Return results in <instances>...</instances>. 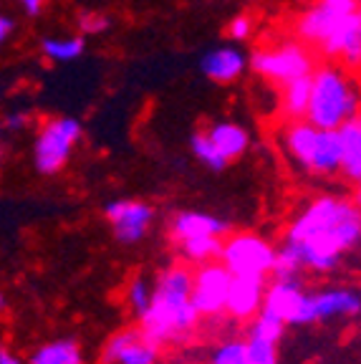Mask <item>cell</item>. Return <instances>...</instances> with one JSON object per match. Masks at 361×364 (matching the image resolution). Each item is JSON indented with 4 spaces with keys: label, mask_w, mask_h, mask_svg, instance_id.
I'll list each match as a JSON object with an SVG mask.
<instances>
[{
    "label": "cell",
    "mask_w": 361,
    "mask_h": 364,
    "mask_svg": "<svg viewBox=\"0 0 361 364\" xmlns=\"http://www.w3.org/2000/svg\"><path fill=\"white\" fill-rule=\"evenodd\" d=\"M318 134H321V129L306 119H293L286 127V132H283V147H286V152L291 154L303 170H308L311 162H313Z\"/></svg>",
    "instance_id": "cell-12"
},
{
    "label": "cell",
    "mask_w": 361,
    "mask_h": 364,
    "mask_svg": "<svg viewBox=\"0 0 361 364\" xmlns=\"http://www.w3.org/2000/svg\"><path fill=\"white\" fill-rule=\"evenodd\" d=\"M11 31H13V21H11V18H6V16H0V43L11 36Z\"/></svg>",
    "instance_id": "cell-34"
},
{
    "label": "cell",
    "mask_w": 361,
    "mask_h": 364,
    "mask_svg": "<svg viewBox=\"0 0 361 364\" xmlns=\"http://www.w3.org/2000/svg\"><path fill=\"white\" fill-rule=\"evenodd\" d=\"M313 321H331L341 316H356L361 309V296L349 286H333L321 294H311Z\"/></svg>",
    "instance_id": "cell-10"
},
{
    "label": "cell",
    "mask_w": 361,
    "mask_h": 364,
    "mask_svg": "<svg viewBox=\"0 0 361 364\" xmlns=\"http://www.w3.org/2000/svg\"><path fill=\"white\" fill-rule=\"evenodd\" d=\"M232 273L222 263H203L195 276H192L190 301L198 311V316H217L225 311L227 289H230Z\"/></svg>",
    "instance_id": "cell-7"
},
{
    "label": "cell",
    "mask_w": 361,
    "mask_h": 364,
    "mask_svg": "<svg viewBox=\"0 0 361 364\" xmlns=\"http://www.w3.org/2000/svg\"><path fill=\"white\" fill-rule=\"evenodd\" d=\"M248 66L263 79H271L276 84H288L313 71V56L306 46L296 41H283L276 48H260L250 56Z\"/></svg>",
    "instance_id": "cell-3"
},
{
    "label": "cell",
    "mask_w": 361,
    "mask_h": 364,
    "mask_svg": "<svg viewBox=\"0 0 361 364\" xmlns=\"http://www.w3.org/2000/svg\"><path fill=\"white\" fill-rule=\"evenodd\" d=\"M346 18H349V16H341V13L326 8L323 3H316V6L311 8V11H306L303 16H301L296 31H298L301 41L321 46L323 41H326L328 36H331L333 31L339 28L341 23L346 21Z\"/></svg>",
    "instance_id": "cell-13"
},
{
    "label": "cell",
    "mask_w": 361,
    "mask_h": 364,
    "mask_svg": "<svg viewBox=\"0 0 361 364\" xmlns=\"http://www.w3.org/2000/svg\"><path fill=\"white\" fill-rule=\"evenodd\" d=\"M23 8H26V13H31V16H38L41 13V6H43V0H18Z\"/></svg>",
    "instance_id": "cell-32"
},
{
    "label": "cell",
    "mask_w": 361,
    "mask_h": 364,
    "mask_svg": "<svg viewBox=\"0 0 361 364\" xmlns=\"http://www.w3.org/2000/svg\"><path fill=\"white\" fill-rule=\"evenodd\" d=\"M0 159H3V154H0Z\"/></svg>",
    "instance_id": "cell-37"
},
{
    "label": "cell",
    "mask_w": 361,
    "mask_h": 364,
    "mask_svg": "<svg viewBox=\"0 0 361 364\" xmlns=\"http://www.w3.org/2000/svg\"><path fill=\"white\" fill-rule=\"evenodd\" d=\"M0 306H3V291H0Z\"/></svg>",
    "instance_id": "cell-35"
},
{
    "label": "cell",
    "mask_w": 361,
    "mask_h": 364,
    "mask_svg": "<svg viewBox=\"0 0 361 364\" xmlns=\"http://www.w3.org/2000/svg\"><path fill=\"white\" fill-rule=\"evenodd\" d=\"M0 364H23L21 357H16V354L11 352V349L0 347Z\"/></svg>",
    "instance_id": "cell-33"
},
{
    "label": "cell",
    "mask_w": 361,
    "mask_h": 364,
    "mask_svg": "<svg viewBox=\"0 0 361 364\" xmlns=\"http://www.w3.org/2000/svg\"><path fill=\"white\" fill-rule=\"evenodd\" d=\"M210 364H248V349H245V341L232 339L225 341L215 349Z\"/></svg>",
    "instance_id": "cell-26"
},
{
    "label": "cell",
    "mask_w": 361,
    "mask_h": 364,
    "mask_svg": "<svg viewBox=\"0 0 361 364\" xmlns=\"http://www.w3.org/2000/svg\"><path fill=\"white\" fill-rule=\"evenodd\" d=\"M339 142H341V162L339 172H344L346 180H361V119L351 117L339 127Z\"/></svg>",
    "instance_id": "cell-15"
},
{
    "label": "cell",
    "mask_w": 361,
    "mask_h": 364,
    "mask_svg": "<svg viewBox=\"0 0 361 364\" xmlns=\"http://www.w3.org/2000/svg\"><path fill=\"white\" fill-rule=\"evenodd\" d=\"M339 162H341L339 132L336 129H321L316 152H313V162H311L308 172L328 177V175H333V172H339Z\"/></svg>",
    "instance_id": "cell-17"
},
{
    "label": "cell",
    "mask_w": 361,
    "mask_h": 364,
    "mask_svg": "<svg viewBox=\"0 0 361 364\" xmlns=\"http://www.w3.org/2000/svg\"><path fill=\"white\" fill-rule=\"evenodd\" d=\"M26 122H28V114L26 112H13L6 117V127L8 129H21V127H26Z\"/></svg>",
    "instance_id": "cell-31"
},
{
    "label": "cell",
    "mask_w": 361,
    "mask_h": 364,
    "mask_svg": "<svg viewBox=\"0 0 361 364\" xmlns=\"http://www.w3.org/2000/svg\"><path fill=\"white\" fill-rule=\"evenodd\" d=\"M227 223L220 218L208 215V213H195V210H185L177 213L175 220H172V238L180 243L187 238H198V235H217L227 233Z\"/></svg>",
    "instance_id": "cell-14"
},
{
    "label": "cell",
    "mask_w": 361,
    "mask_h": 364,
    "mask_svg": "<svg viewBox=\"0 0 361 364\" xmlns=\"http://www.w3.org/2000/svg\"><path fill=\"white\" fill-rule=\"evenodd\" d=\"M159 359V347H154L152 341H147L141 334H136L134 339L119 352L114 364H157Z\"/></svg>",
    "instance_id": "cell-21"
},
{
    "label": "cell",
    "mask_w": 361,
    "mask_h": 364,
    "mask_svg": "<svg viewBox=\"0 0 361 364\" xmlns=\"http://www.w3.org/2000/svg\"><path fill=\"white\" fill-rule=\"evenodd\" d=\"M227 33H230L232 41H248L250 33H253V18H250L248 13L235 16L227 23Z\"/></svg>",
    "instance_id": "cell-29"
},
{
    "label": "cell",
    "mask_w": 361,
    "mask_h": 364,
    "mask_svg": "<svg viewBox=\"0 0 361 364\" xmlns=\"http://www.w3.org/2000/svg\"><path fill=\"white\" fill-rule=\"evenodd\" d=\"M0 91H3V86H0Z\"/></svg>",
    "instance_id": "cell-36"
},
{
    "label": "cell",
    "mask_w": 361,
    "mask_h": 364,
    "mask_svg": "<svg viewBox=\"0 0 361 364\" xmlns=\"http://www.w3.org/2000/svg\"><path fill=\"white\" fill-rule=\"evenodd\" d=\"M192 273L185 266H172L159 273L152 289L149 309L141 314L139 334L154 347L180 344L195 331L200 316L190 301Z\"/></svg>",
    "instance_id": "cell-1"
},
{
    "label": "cell",
    "mask_w": 361,
    "mask_h": 364,
    "mask_svg": "<svg viewBox=\"0 0 361 364\" xmlns=\"http://www.w3.org/2000/svg\"><path fill=\"white\" fill-rule=\"evenodd\" d=\"M200 68L208 79L217 81V84H232L240 76L245 74L248 68V58L243 51H237L232 46H222V48H215V51L205 53Z\"/></svg>",
    "instance_id": "cell-11"
},
{
    "label": "cell",
    "mask_w": 361,
    "mask_h": 364,
    "mask_svg": "<svg viewBox=\"0 0 361 364\" xmlns=\"http://www.w3.org/2000/svg\"><path fill=\"white\" fill-rule=\"evenodd\" d=\"M283 331H286V324H283L281 318L273 316V314L263 311V309L255 314L253 321H250V326H248V336L266 339V341H271V344H278V341H281Z\"/></svg>",
    "instance_id": "cell-22"
},
{
    "label": "cell",
    "mask_w": 361,
    "mask_h": 364,
    "mask_svg": "<svg viewBox=\"0 0 361 364\" xmlns=\"http://www.w3.org/2000/svg\"><path fill=\"white\" fill-rule=\"evenodd\" d=\"M31 364H84V354L74 339H56L43 344L31 357Z\"/></svg>",
    "instance_id": "cell-18"
},
{
    "label": "cell",
    "mask_w": 361,
    "mask_h": 364,
    "mask_svg": "<svg viewBox=\"0 0 361 364\" xmlns=\"http://www.w3.org/2000/svg\"><path fill=\"white\" fill-rule=\"evenodd\" d=\"M245 349H248V364H278L276 362V344H271V341L248 336Z\"/></svg>",
    "instance_id": "cell-27"
},
{
    "label": "cell",
    "mask_w": 361,
    "mask_h": 364,
    "mask_svg": "<svg viewBox=\"0 0 361 364\" xmlns=\"http://www.w3.org/2000/svg\"><path fill=\"white\" fill-rule=\"evenodd\" d=\"M107 218L114 225V235L119 243H139L152 225V208L139 200H114L107 205Z\"/></svg>",
    "instance_id": "cell-8"
},
{
    "label": "cell",
    "mask_w": 361,
    "mask_h": 364,
    "mask_svg": "<svg viewBox=\"0 0 361 364\" xmlns=\"http://www.w3.org/2000/svg\"><path fill=\"white\" fill-rule=\"evenodd\" d=\"M136 334H139V331L126 329V331H117V334L109 336L107 344H104V352H102V364H114V362H117L119 352H122V349H124Z\"/></svg>",
    "instance_id": "cell-28"
},
{
    "label": "cell",
    "mask_w": 361,
    "mask_h": 364,
    "mask_svg": "<svg viewBox=\"0 0 361 364\" xmlns=\"http://www.w3.org/2000/svg\"><path fill=\"white\" fill-rule=\"evenodd\" d=\"M192 152H195V157L203 162L205 167H210V170L215 172H220L227 167V159L222 157L217 149H215V144L210 142V136L208 134H192Z\"/></svg>",
    "instance_id": "cell-24"
},
{
    "label": "cell",
    "mask_w": 361,
    "mask_h": 364,
    "mask_svg": "<svg viewBox=\"0 0 361 364\" xmlns=\"http://www.w3.org/2000/svg\"><path fill=\"white\" fill-rule=\"evenodd\" d=\"M273 256H276V248L266 238H260L255 233H237L227 243H222L217 258H222V266L232 276H258V279H266L268 273H271Z\"/></svg>",
    "instance_id": "cell-5"
},
{
    "label": "cell",
    "mask_w": 361,
    "mask_h": 364,
    "mask_svg": "<svg viewBox=\"0 0 361 364\" xmlns=\"http://www.w3.org/2000/svg\"><path fill=\"white\" fill-rule=\"evenodd\" d=\"M260 309L281 318L286 326L313 324V304H311V294L303 291L301 279L273 281L271 289L263 291Z\"/></svg>",
    "instance_id": "cell-6"
},
{
    "label": "cell",
    "mask_w": 361,
    "mask_h": 364,
    "mask_svg": "<svg viewBox=\"0 0 361 364\" xmlns=\"http://www.w3.org/2000/svg\"><path fill=\"white\" fill-rule=\"evenodd\" d=\"M180 248H182V256H185L187 261L208 263L220 256L222 240L217 238V235H198V238L180 240Z\"/></svg>",
    "instance_id": "cell-20"
},
{
    "label": "cell",
    "mask_w": 361,
    "mask_h": 364,
    "mask_svg": "<svg viewBox=\"0 0 361 364\" xmlns=\"http://www.w3.org/2000/svg\"><path fill=\"white\" fill-rule=\"evenodd\" d=\"M208 136H210V142L215 144V149H217L227 162L240 157V154L248 149V142H250L248 132L240 124H235V122H217V124L208 132Z\"/></svg>",
    "instance_id": "cell-16"
},
{
    "label": "cell",
    "mask_w": 361,
    "mask_h": 364,
    "mask_svg": "<svg viewBox=\"0 0 361 364\" xmlns=\"http://www.w3.org/2000/svg\"><path fill=\"white\" fill-rule=\"evenodd\" d=\"M81 139V124L71 117H61V119H51L41 129L38 139H36L33 157L36 167L43 175H56L66 167L68 157L74 152V144Z\"/></svg>",
    "instance_id": "cell-4"
},
{
    "label": "cell",
    "mask_w": 361,
    "mask_h": 364,
    "mask_svg": "<svg viewBox=\"0 0 361 364\" xmlns=\"http://www.w3.org/2000/svg\"><path fill=\"white\" fill-rule=\"evenodd\" d=\"M311 97V74L298 76V79L283 84V112L291 119H303L306 107H308Z\"/></svg>",
    "instance_id": "cell-19"
},
{
    "label": "cell",
    "mask_w": 361,
    "mask_h": 364,
    "mask_svg": "<svg viewBox=\"0 0 361 364\" xmlns=\"http://www.w3.org/2000/svg\"><path fill=\"white\" fill-rule=\"evenodd\" d=\"M152 289L154 286L149 284L144 276H136V279L129 284V289H126V301H129L131 311H134L136 316H141V314L149 309V301H152Z\"/></svg>",
    "instance_id": "cell-25"
},
{
    "label": "cell",
    "mask_w": 361,
    "mask_h": 364,
    "mask_svg": "<svg viewBox=\"0 0 361 364\" xmlns=\"http://www.w3.org/2000/svg\"><path fill=\"white\" fill-rule=\"evenodd\" d=\"M263 291L266 279L258 276H232L230 289H227L225 311L235 318H253L263 304Z\"/></svg>",
    "instance_id": "cell-9"
},
{
    "label": "cell",
    "mask_w": 361,
    "mask_h": 364,
    "mask_svg": "<svg viewBox=\"0 0 361 364\" xmlns=\"http://www.w3.org/2000/svg\"><path fill=\"white\" fill-rule=\"evenodd\" d=\"M359 94L349 76L336 66H321L311 71V97L306 107V122L318 129H339L346 119L356 117Z\"/></svg>",
    "instance_id": "cell-2"
},
{
    "label": "cell",
    "mask_w": 361,
    "mask_h": 364,
    "mask_svg": "<svg viewBox=\"0 0 361 364\" xmlns=\"http://www.w3.org/2000/svg\"><path fill=\"white\" fill-rule=\"evenodd\" d=\"M43 53L51 61H74L84 53V38H45Z\"/></svg>",
    "instance_id": "cell-23"
},
{
    "label": "cell",
    "mask_w": 361,
    "mask_h": 364,
    "mask_svg": "<svg viewBox=\"0 0 361 364\" xmlns=\"http://www.w3.org/2000/svg\"><path fill=\"white\" fill-rule=\"evenodd\" d=\"M79 26L84 33H104L109 28V18L102 13H81Z\"/></svg>",
    "instance_id": "cell-30"
}]
</instances>
